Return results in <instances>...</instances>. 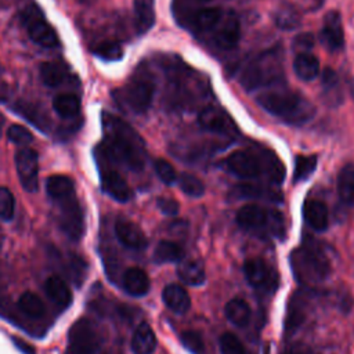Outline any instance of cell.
<instances>
[{
	"instance_id": "6da1fadb",
	"label": "cell",
	"mask_w": 354,
	"mask_h": 354,
	"mask_svg": "<svg viewBox=\"0 0 354 354\" xmlns=\"http://www.w3.org/2000/svg\"><path fill=\"white\" fill-rule=\"evenodd\" d=\"M102 153L130 170H141L145 163V145L140 134L120 118L102 113Z\"/></svg>"
},
{
	"instance_id": "7a4b0ae2",
	"label": "cell",
	"mask_w": 354,
	"mask_h": 354,
	"mask_svg": "<svg viewBox=\"0 0 354 354\" xmlns=\"http://www.w3.org/2000/svg\"><path fill=\"white\" fill-rule=\"evenodd\" d=\"M225 169L243 180L266 178L279 184L285 178V166L270 149H239L224 159Z\"/></svg>"
},
{
	"instance_id": "3957f363",
	"label": "cell",
	"mask_w": 354,
	"mask_h": 354,
	"mask_svg": "<svg viewBox=\"0 0 354 354\" xmlns=\"http://www.w3.org/2000/svg\"><path fill=\"white\" fill-rule=\"evenodd\" d=\"M257 102L288 124H303L315 115V108L307 98L288 90L267 91L257 97Z\"/></svg>"
},
{
	"instance_id": "277c9868",
	"label": "cell",
	"mask_w": 354,
	"mask_h": 354,
	"mask_svg": "<svg viewBox=\"0 0 354 354\" xmlns=\"http://www.w3.org/2000/svg\"><path fill=\"white\" fill-rule=\"evenodd\" d=\"M282 59V53L278 47L263 51L243 68L239 76L241 84L248 91H252L281 83L283 79Z\"/></svg>"
},
{
	"instance_id": "5b68a950",
	"label": "cell",
	"mask_w": 354,
	"mask_h": 354,
	"mask_svg": "<svg viewBox=\"0 0 354 354\" xmlns=\"http://www.w3.org/2000/svg\"><path fill=\"white\" fill-rule=\"evenodd\" d=\"M167 77V97L173 106H189L206 94L205 79L184 64H170Z\"/></svg>"
},
{
	"instance_id": "8992f818",
	"label": "cell",
	"mask_w": 354,
	"mask_h": 354,
	"mask_svg": "<svg viewBox=\"0 0 354 354\" xmlns=\"http://www.w3.org/2000/svg\"><path fill=\"white\" fill-rule=\"evenodd\" d=\"M290 264L295 277L303 283H317L328 278L330 264L324 250L315 243H306L292 252Z\"/></svg>"
},
{
	"instance_id": "52a82bcc",
	"label": "cell",
	"mask_w": 354,
	"mask_h": 354,
	"mask_svg": "<svg viewBox=\"0 0 354 354\" xmlns=\"http://www.w3.org/2000/svg\"><path fill=\"white\" fill-rule=\"evenodd\" d=\"M236 223L246 231L281 238L285 232V220L281 212L260 205H245L236 213Z\"/></svg>"
},
{
	"instance_id": "ba28073f",
	"label": "cell",
	"mask_w": 354,
	"mask_h": 354,
	"mask_svg": "<svg viewBox=\"0 0 354 354\" xmlns=\"http://www.w3.org/2000/svg\"><path fill=\"white\" fill-rule=\"evenodd\" d=\"M155 95V82L148 71H137L129 83L113 93L118 104L134 113L149 109Z\"/></svg>"
},
{
	"instance_id": "9c48e42d",
	"label": "cell",
	"mask_w": 354,
	"mask_h": 354,
	"mask_svg": "<svg viewBox=\"0 0 354 354\" xmlns=\"http://www.w3.org/2000/svg\"><path fill=\"white\" fill-rule=\"evenodd\" d=\"M243 274L249 285L267 293L277 289L279 278L277 271L268 266L263 259H248L243 264Z\"/></svg>"
},
{
	"instance_id": "30bf717a",
	"label": "cell",
	"mask_w": 354,
	"mask_h": 354,
	"mask_svg": "<svg viewBox=\"0 0 354 354\" xmlns=\"http://www.w3.org/2000/svg\"><path fill=\"white\" fill-rule=\"evenodd\" d=\"M22 17H24L22 21L26 26L28 35L32 41H35L36 44H39L41 47L58 46L59 41H58V36H57L55 30L46 19H43L41 14L39 12V10L35 6L28 8L22 14Z\"/></svg>"
},
{
	"instance_id": "8fae6325",
	"label": "cell",
	"mask_w": 354,
	"mask_h": 354,
	"mask_svg": "<svg viewBox=\"0 0 354 354\" xmlns=\"http://www.w3.org/2000/svg\"><path fill=\"white\" fill-rule=\"evenodd\" d=\"M239 36L241 26L238 17L235 15V12L225 10L221 19L216 24V26L210 30V33L206 37H209V40L218 48L231 50L238 44Z\"/></svg>"
},
{
	"instance_id": "7c38bea8",
	"label": "cell",
	"mask_w": 354,
	"mask_h": 354,
	"mask_svg": "<svg viewBox=\"0 0 354 354\" xmlns=\"http://www.w3.org/2000/svg\"><path fill=\"white\" fill-rule=\"evenodd\" d=\"M15 167L22 188L28 192H36L39 187V156L32 148L24 147L15 153Z\"/></svg>"
},
{
	"instance_id": "4fadbf2b",
	"label": "cell",
	"mask_w": 354,
	"mask_h": 354,
	"mask_svg": "<svg viewBox=\"0 0 354 354\" xmlns=\"http://www.w3.org/2000/svg\"><path fill=\"white\" fill-rule=\"evenodd\" d=\"M59 207V225L61 230L73 241L80 239L84 231V217L82 207L75 196L55 202Z\"/></svg>"
},
{
	"instance_id": "5bb4252c",
	"label": "cell",
	"mask_w": 354,
	"mask_h": 354,
	"mask_svg": "<svg viewBox=\"0 0 354 354\" xmlns=\"http://www.w3.org/2000/svg\"><path fill=\"white\" fill-rule=\"evenodd\" d=\"M198 123L203 130L218 136H235L238 131L232 118L223 108L216 105L205 106L199 112Z\"/></svg>"
},
{
	"instance_id": "9a60e30c",
	"label": "cell",
	"mask_w": 354,
	"mask_h": 354,
	"mask_svg": "<svg viewBox=\"0 0 354 354\" xmlns=\"http://www.w3.org/2000/svg\"><path fill=\"white\" fill-rule=\"evenodd\" d=\"M71 354H94L98 348V336L87 319H80L69 330L68 336Z\"/></svg>"
},
{
	"instance_id": "2e32d148",
	"label": "cell",
	"mask_w": 354,
	"mask_h": 354,
	"mask_svg": "<svg viewBox=\"0 0 354 354\" xmlns=\"http://www.w3.org/2000/svg\"><path fill=\"white\" fill-rule=\"evenodd\" d=\"M321 41L330 51H339L344 44V33L340 14L337 11H329L324 18L321 29Z\"/></svg>"
},
{
	"instance_id": "e0dca14e",
	"label": "cell",
	"mask_w": 354,
	"mask_h": 354,
	"mask_svg": "<svg viewBox=\"0 0 354 354\" xmlns=\"http://www.w3.org/2000/svg\"><path fill=\"white\" fill-rule=\"evenodd\" d=\"M101 187L105 194L118 202H127L131 198V189L119 171L111 167H101Z\"/></svg>"
},
{
	"instance_id": "ac0fdd59",
	"label": "cell",
	"mask_w": 354,
	"mask_h": 354,
	"mask_svg": "<svg viewBox=\"0 0 354 354\" xmlns=\"http://www.w3.org/2000/svg\"><path fill=\"white\" fill-rule=\"evenodd\" d=\"M115 235L118 241L127 249L141 250L147 246L148 241L142 230L129 220H118L115 224Z\"/></svg>"
},
{
	"instance_id": "d6986e66",
	"label": "cell",
	"mask_w": 354,
	"mask_h": 354,
	"mask_svg": "<svg viewBox=\"0 0 354 354\" xmlns=\"http://www.w3.org/2000/svg\"><path fill=\"white\" fill-rule=\"evenodd\" d=\"M234 196L236 198H248V199H261V201H268V202H281L282 201V194L277 188L268 187L266 184H253V183H246L236 185L232 192Z\"/></svg>"
},
{
	"instance_id": "ffe728a7",
	"label": "cell",
	"mask_w": 354,
	"mask_h": 354,
	"mask_svg": "<svg viewBox=\"0 0 354 354\" xmlns=\"http://www.w3.org/2000/svg\"><path fill=\"white\" fill-rule=\"evenodd\" d=\"M163 303L169 310L177 314H184L191 307V299L185 288L178 283H169L162 292Z\"/></svg>"
},
{
	"instance_id": "44dd1931",
	"label": "cell",
	"mask_w": 354,
	"mask_h": 354,
	"mask_svg": "<svg viewBox=\"0 0 354 354\" xmlns=\"http://www.w3.org/2000/svg\"><path fill=\"white\" fill-rule=\"evenodd\" d=\"M123 289L134 297H141L149 290V277L138 267H130L124 271L122 278Z\"/></svg>"
},
{
	"instance_id": "7402d4cb",
	"label": "cell",
	"mask_w": 354,
	"mask_h": 354,
	"mask_svg": "<svg viewBox=\"0 0 354 354\" xmlns=\"http://www.w3.org/2000/svg\"><path fill=\"white\" fill-rule=\"evenodd\" d=\"M303 217L314 231H325L328 227V209L318 199H307L303 203Z\"/></svg>"
},
{
	"instance_id": "603a6c76",
	"label": "cell",
	"mask_w": 354,
	"mask_h": 354,
	"mask_svg": "<svg viewBox=\"0 0 354 354\" xmlns=\"http://www.w3.org/2000/svg\"><path fill=\"white\" fill-rule=\"evenodd\" d=\"M47 195L54 201L59 202L66 198L75 196V184L72 178L64 174H54L46 180Z\"/></svg>"
},
{
	"instance_id": "cb8c5ba5",
	"label": "cell",
	"mask_w": 354,
	"mask_h": 354,
	"mask_svg": "<svg viewBox=\"0 0 354 354\" xmlns=\"http://www.w3.org/2000/svg\"><path fill=\"white\" fill-rule=\"evenodd\" d=\"M44 290L47 296L59 307H68L72 301V290L61 277H48L44 283Z\"/></svg>"
},
{
	"instance_id": "d4e9b609",
	"label": "cell",
	"mask_w": 354,
	"mask_h": 354,
	"mask_svg": "<svg viewBox=\"0 0 354 354\" xmlns=\"http://www.w3.org/2000/svg\"><path fill=\"white\" fill-rule=\"evenodd\" d=\"M156 347V336L152 328L142 322L137 326L131 337V350L134 354H152Z\"/></svg>"
},
{
	"instance_id": "484cf974",
	"label": "cell",
	"mask_w": 354,
	"mask_h": 354,
	"mask_svg": "<svg viewBox=\"0 0 354 354\" xmlns=\"http://www.w3.org/2000/svg\"><path fill=\"white\" fill-rule=\"evenodd\" d=\"M134 25L140 35L148 32L155 22L153 0H133Z\"/></svg>"
},
{
	"instance_id": "4316f807",
	"label": "cell",
	"mask_w": 354,
	"mask_h": 354,
	"mask_svg": "<svg viewBox=\"0 0 354 354\" xmlns=\"http://www.w3.org/2000/svg\"><path fill=\"white\" fill-rule=\"evenodd\" d=\"M337 194L347 206H354V163H346L337 176Z\"/></svg>"
},
{
	"instance_id": "83f0119b",
	"label": "cell",
	"mask_w": 354,
	"mask_h": 354,
	"mask_svg": "<svg viewBox=\"0 0 354 354\" xmlns=\"http://www.w3.org/2000/svg\"><path fill=\"white\" fill-rule=\"evenodd\" d=\"M293 69L301 80H313L319 73V61L307 51L299 53L293 61Z\"/></svg>"
},
{
	"instance_id": "f1b7e54d",
	"label": "cell",
	"mask_w": 354,
	"mask_h": 354,
	"mask_svg": "<svg viewBox=\"0 0 354 354\" xmlns=\"http://www.w3.org/2000/svg\"><path fill=\"white\" fill-rule=\"evenodd\" d=\"M39 75H40V79H41L43 84H46L48 87H58L68 77V72H66L65 65L61 64V62H57V61L43 62L40 65Z\"/></svg>"
},
{
	"instance_id": "f546056e",
	"label": "cell",
	"mask_w": 354,
	"mask_h": 354,
	"mask_svg": "<svg viewBox=\"0 0 354 354\" xmlns=\"http://www.w3.org/2000/svg\"><path fill=\"white\" fill-rule=\"evenodd\" d=\"M224 314H225L227 319L231 324H234L235 326L243 328V326H246L249 324L252 311H250L249 304L245 300H242V299H232V300H230L225 304Z\"/></svg>"
},
{
	"instance_id": "4dcf8cb0",
	"label": "cell",
	"mask_w": 354,
	"mask_h": 354,
	"mask_svg": "<svg viewBox=\"0 0 354 354\" xmlns=\"http://www.w3.org/2000/svg\"><path fill=\"white\" fill-rule=\"evenodd\" d=\"M178 278L191 286H199L205 282V268L198 260H185L177 268Z\"/></svg>"
},
{
	"instance_id": "1f68e13d",
	"label": "cell",
	"mask_w": 354,
	"mask_h": 354,
	"mask_svg": "<svg viewBox=\"0 0 354 354\" xmlns=\"http://www.w3.org/2000/svg\"><path fill=\"white\" fill-rule=\"evenodd\" d=\"M183 256L181 246L173 241H160L153 250V260L159 264L180 261Z\"/></svg>"
},
{
	"instance_id": "d6a6232c",
	"label": "cell",
	"mask_w": 354,
	"mask_h": 354,
	"mask_svg": "<svg viewBox=\"0 0 354 354\" xmlns=\"http://www.w3.org/2000/svg\"><path fill=\"white\" fill-rule=\"evenodd\" d=\"M18 308L29 318H40L44 314V303L33 292H24L19 296Z\"/></svg>"
},
{
	"instance_id": "836d02e7",
	"label": "cell",
	"mask_w": 354,
	"mask_h": 354,
	"mask_svg": "<svg viewBox=\"0 0 354 354\" xmlns=\"http://www.w3.org/2000/svg\"><path fill=\"white\" fill-rule=\"evenodd\" d=\"M53 108L61 118H73L80 109V101L73 94H59L53 100Z\"/></svg>"
},
{
	"instance_id": "e575fe53",
	"label": "cell",
	"mask_w": 354,
	"mask_h": 354,
	"mask_svg": "<svg viewBox=\"0 0 354 354\" xmlns=\"http://www.w3.org/2000/svg\"><path fill=\"white\" fill-rule=\"evenodd\" d=\"M317 167V156L314 155H297L295 159L293 181L299 183L307 180Z\"/></svg>"
},
{
	"instance_id": "d590c367",
	"label": "cell",
	"mask_w": 354,
	"mask_h": 354,
	"mask_svg": "<svg viewBox=\"0 0 354 354\" xmlns=\"http://www.w3.org/2000/svg\"><path fill=\"white\" fill-rule=\"evenodd\" d=\"M15 111H17L18 113H21L24 118H26L30 123L36 124L40 130H47V127H48V119H47L46 115H44L39 108H36L35 105L26 104V102H21V104H17Z\"/></svg>"
},
{
	"instance_id": "8d00e7d4",
	"label": "cell",
	"mask_w": 354,
	"mask_h": 354,
	"mask_svg": "<svg viewBox=\"0 0 354 354\" xmlns=\"http://www.w3.org/2000/svg\"><path fill=\"white\" fill-rule=\"evenodd\" d=\"M94 55L104 61H118L123 57V48L120 47L119 43L112 41V40H105L98 43L97 46L93 47Z\"/></svg>"
},
{
	"instance_id": "74e56055",
	"label": "cell",
	"mask_w": 354,
	"mask_h": 354,
	"mask_svg": "<svg viewBox=\"0 0 354 354\" xmlns=\"http://www.w3.org/2000/svg\"><path fill=\"white\" fill-rule=\"evenodd\" d=\"M322 87H324V95H326L328 101L333 104L340 102V88H339V79L337 75L332 69H325L322 75Z\"/></svg>"
},
{
	"instance_id": "f35d334b",
	"label": "cell",
	"mask_w": 354,
	"mask_h": 354,
	"mask_svg": "<svg viewBox=\"0 0 354 354\" xmlns=\"http://www.w3.org/2000/svg\"><path fill=\"white\" fill-rule=\"evenodd\" d=\"M178 185L185 195L192 198H199L205 192V185L202 184V181L198 177L188 173H184L178 177Z\"/></svg>"
},
{
	"instance_id": "ab89813d",
	"label": "cell",
	"mask_w": 354,
	"mask_h": 354,
	"mask_svg": "<svg viewBox=\"0 0 354 354\" xmlns=\"http://www.w3.org/2000/svg\"><path fill=\"white\" fill-rule=\"evenodd\" d=\"M14 210L15 199L12 192L6 187H0V218L10 221L14 217Z\"/></svg>"
},
{
	"instance_id": "60d3db41",
	"label": "cell",
	"mask_w": 354,
	"mask_h": 354,
	"mask_svg": "<svg viewBox=\"0 0 354 354\" xmlns=\"http://www.w3.org/2000/svg\"><path fill=\"white\" fill-rule=\"evenodd\" d=\"M181 343L192 354H202L205 350L203 337L196 330H184L181 333Z\"/></svg>"
},
{
	"instance_id": "b9f144b4",
	"label": "cell",
	"mask_w": 354,
	"mask_h": 354,
	"mask_svg": "<svg viewBox=\"0 0 354 354\" xmlns=\"http://www.w3.org/2000/svg\"><path fill=\"white\" fill-rule=\"evenodd\" d=\"M221 354H246L242 342L234 333H224L220 337Z\"/></svg>"
},
{
	"instance_id": "7bdbcfd3",
	"label": "cell",
	"mask_w": 354,
	"mask_h": 354,
	"mask_svg": "<svg viewBox=\"0 0 354 354\" xmlns=\"http://www.w3.org/2000/svg\"><path fill=\"white\" fill-rule=\"evenodd\" d=\"M7 137L11 142L22 147H26L33 141L32 133L21 124H11L7 130Z\"/></svg>"
},
{
	"instance_id": "ee69618b",
	"label": "cell",
	"mask_w": 354,
	"mask_h": 354,
	"mask_svg": "<svg viewBox=\"0 0 354 354\" xmlns=\"http://www.w3.org/2000/svg\"><path fill=\"white\" fill-rule=\"evenodd\" d=\"M153 167H155V171H156L158 177L166 185H173L177 181V173H176L174 167L167 160L156 159L155 163H153Z\"/></svg>"
},
{
	"instance_id": "f6af8a7d",
	"label": "cell",
	"mask_w": 354,
	"mask_h": 354,
	"mask_svg": "<svg viewBox=\"0 0 354 354\" xmlns=\"http://www.w3.org/2000/svg\"><path fill=\"white\" fill-rule=\"evenodd\" d=\"M277 24L283 29H292L299 24V18L292 11H279L275 17Z\"/></svg>"
},
{
	"instance_id": "bcb514c9",
	"label": "cell",
	"mask_w": 354,
	"mask_h": 354,
	"mask_svg": "<svg viewBox=\"0 0 354 354\" xmlns=\"http://www.w3.org/2000/svg\"><path fill=\"white\" fill-rule=\"evenodd\" d=\"M156 205L163 214L174 216L178 213V203L171 198H159L156 201Z\"/></svg>"
},
{
	"instance_id": "7dc6e473",
	"label": "cell",
	"mask_w": 354,
	"mask_h": 354,
	"mask_svg": "<svg viewBox=\"0 0 354 354\" xmlns=\"http://www.w3.org/2000/svg\"><path fill=\"white\" fill-rule=\"evenodd\" d=\"M313 44H314V37H313V35H310V33L299 35V36L295 39V47L299 48V50H303L301 53H304V50L313 47Z\"/></svg>"
},
{
	"instance_id": "c3c4849f",
	"label": "cell",
	"mask_w": 354,
	"mask_h": 354,
	"mask_svg": "<svg viewBox=\"0 0 354 354\" xmlns=\"http://www.w3.org/2000/svg\"><path fill=\"white\" fill-rule=\"evenodd\" d=\"M11 340L14 342L15 347H17L19 351H22V354H36V350H35V347H33L32 344H29L28 342L22 340L21 337L12 336V337H11Z\"/></svg>"
},
{
	"instance_id": "681fc988",
	"label": "cell",
	"mask_w": 354,
	"mask_h": 354,
	"mask_svg": "<svg viewBox=\"0 0 354 354\" xmlns=\"http://www.w3.org/2000/svg\"><path fill=\"white\" fill-rule=\"evenodd\" d=\"M290 354H292V353H290Z\"/></svg>"
}]
</instances>
